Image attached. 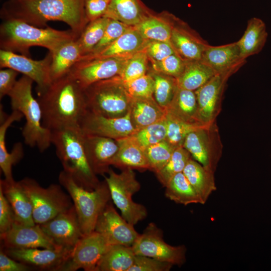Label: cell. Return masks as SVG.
<instances>
[{"label": "cell", "instance_id": "25", "mask_svg": "<svg viewBox=\"0 0 271 271\" xmlns=\"http://www.w3.org/2000/svg\"><path fill=\"white\" fill-rule=\"evenodd\" d=\"M147 41L134 27H130L114 42L99 53L82 56L79 60L99 57H129L143 50Z\"/></svg>", "mask_w": 271, "mask_h": 271}, {"label": "cell", "instance_id": "2", "mask_svg": "<svg viewBox=\"0 0 271 271\" xmlns=\"http://www.w3.org/2000/svg\"><path fill=\"white\" fill-rule=\"evenodd\" d=\"M1 16L4 20L18 19L40 28L47 26L48 21H61L80 35L88 22L84 0H9Z\"/></svg>", "mask_w": 271, "mask_h": 271}, {"label": "cell", "instance_id": "44", "mask_svg": "<svg viewBox=\"0 0 271 271\" xmlns=\"http://www.w3.org/2000/svg\"><path fill=\"white\" fill-rule=\"evenodd\" d=\"M124 84L127 91L132 97H154L155 81L150 73Z\"/></svg>", "mask_w": 271, "mask_h": 271}, {"label": "cell", "instance_id": "31", "mask_svg": "<svg viewBox=\"0 0 271 271\" xmlns=\"http://www.w3.org/2000/svg\"><path fill=\"white\" fill-rule=\"evenodd\" d=\"M267 37L264 23L257 18H251L242 37L237 41L243 59L258 53L264 47Z\"/></svg>", "mask_w": 271, "mask_h": 271}, {"label": "cell", "instance_id": "10", "mask_svg": "<svg viewBox=\"0 0 271 271\" xmlns=\"http://www.w3.org/2000/svg\"><path fill=\"white\" fill-rule=\"evenodd\" d=\"M183 147L190 153L194 160L214 173L223 148L216 121L191 131L187 136Z\"/></svg>", "mask_w": 271, "mask_h": 271}, {"label": "cell", "instance_id": "42", "mask_svg": "<svg viewBox=\"0 0 271 271\" xmlns=\"http://www.w3.org/2000/svg\"><path fill=\"white\" fill-rule=\"evenodd\" d=\"M148 56L144 50L139 51L127 59L118 76L124 82H127L146 74Z\"/></svg>", "mask_w": 271, "mask_h": 271}, {"label": "cell", "instance_id": "26", "mask_svg": "<svg viewBox=\"0 0 271 271\" xmlns=\"http://www.w3.org/2000/svg\"><path fill=\"white\" fill-rule=\"evenodd\" d=\"M170 42L176 52L185 61L201 60L209 45L201 38L183 28L173 27Z\"/></svg>", "mask_w": 271, "mask_h": 271}, {"label": "cell", "instance_id": "29", "mask_svg": "<svg viewBox=\"0 0 271 271\" xmlns=\"http://www.w3.org/2000/svg\"><path fill=\"white\" fill-rule=\"evenodd\" d=\"M183 173L200 198L202 204H204L211 194L216 190L214 173L192 158L188 162Z\"/></svg>", "mask_w": 271, "mask_h": 271}, {"label": "cell", "instance_id": "27", "mask_svg": "<svg viewBox=\"0 0 271 271\" xmlns=\"http://www.w3.org/2000/svg\"><path fill=\"white\" fill-rule=\"evenodd\" d=\"M129 112L132 124L138 130L163 119L166 109L158 104L154 97H132Z\"/></svg>", "mask_w": 271, "mask_h": 271}, {"label": "cell", "instance_id": "14", "mask_svg": "<svg viewBox=\"0 0 271 271\" xmlns=\"http://www.w3.org/2000/svg\"><path fill=\"white\" fill-rule=\"evenodd\" d=\"M128 57H99L79 60L69 73L86 88L97 82L119 76Z\"/></svg>", "mask_w": 271, "mask_h": 271}, {"label": "cell", "instance_id": "5", "mask_svg": "<svg viewBox=\"0 0 271 271\" xmlns=\"http://www.w3.org/2000/svg\"><path fill=\"white\" fill-rule=\"evenodd\" d=\"M33 82L23 75L17 80L8 96L12 109L20 111L25 118L22 131L25 143L43 152L52 144V131L43 125L41 106L32 93Z\"/></svg>", "mask_w": 271, "mask_h": 271}, {"label": "cell", "instance_id": "4", "mask_svg": "<svg viewBox=\"0 0 271 271\" xmlns=\"http://www.w3.org/2000/svg\"><path fill=\"white\" fill-rule=\"evenodd\" d=\"M52 144L55 147L63 171L78 185L89 191L99 186L100 182L87 158L84 133L80 126L52 131Z\"/></svg>", "mask_w": 271, "mask_h": 271}, {"label": "cell", "instance_id": "39", "mask_svg": "<svg viewBox=\"0 0 271 271\" xmlns=\"http://www.w3.org/2000/svg\"><path fill=\"white\" fill-rule=\"evenodd\" d=\"M150 74L155 81L154 98L160 106L166 109L178 88L176 78L155 71Z\"/></svg>", "mask_w": 271, "mask_h": 271}, {"label": "cell", "instance_id": "24", "mask_svg": "<svg viewBox=\"0 0 271 271\" xmlns=\"http://www.w3.org/2000/svg\"><path fill=\"white\" fill-rule=\"evenodd\" d=\"M116 141L118 150L111 165L122 170H151L144 149L132 136Z\"/></svg>", "mask_w": 271, "mask_h": 271}, {"label": "cell", "instance_id": "41", "mask_svg": "<svg viewBox=\"0 0 271 271\" xmlns=\"http://www.w3.org/2000/svg\"><path fill=\"white\" fill-rule=\"evenodd\" d=\"M132 136L144 149L165 140L167 128L165 117L157 122L137 130Z\"/></svg>", "mask_w": 271, "mask_h": 271}, {"label": "cell", "instance_id": "51", "mask_svg": "<svg viewBox=\"0 0 271 271\" xmlns=\"http://www.w3.org/2000/svg\"><path fill=\"white\" fill-rule=\"evenodd\" d=\"M19 72L13 69L7 68L0 71V98L8 95L17 80Z\"/></svg>", "mask_w": 271, "mask_h": 271}, {"label": "cell", "instance_id": "21", "mask_svg": "<svg viewBox=\"0 0 271 271\" xmlns=\"http://www.w3.org/2000/svg\"><path fill=\"white\" fill-rule=\"evenodd\" d=\"M84 145L93 172L96 175L108 173L118 150L117 141L107 137L84 133Z\"/></svg>", "mask_w": 271, "mask_h": 271}, {"label": "cell", "instance_id": "22", "mask_svg": "<svg viewBox=\"0 0 271 271\" xmlns=\"http://www.w3.org/2000/svg\"><path fill=\"white\" fill-rule=\"evenodd\" d=\"M201 61L217 73L241 67L246 62L241 58L236 42L218 46L209 45L204 50Z\"/></svg>", "mask_w": 271, "mask_h": 271}, {"label": "cell", "instance_id": "8", "mask_svg": "<svg viewBox=\"0 0 271 271\" xmlns=\"http://www.w3.org/2000/svg\"><path fill=\"white\" fill-rule=\"evenodd\" d=\"M105 177L111 200L119 209L121 215L132 225L145 219L148 215L147 208L132 200V196L141 188L132 169L122 170L119 174L109 170Z\"/></svg>", "mask_w": 271, "mask_h": 271}, {"label": "cell", "instance_id": "35", "mask_svg": "<svg viewBox=\"0 0 271 271\" xmlns=\"http://www.w3.org/2000/svg\"><path fill=\"white\" fill-rule=\"evenodd\" d=\"M165 196L176 203L188 205L202 202L183 172L175 175L165 186Z\"/></svg>", "mask_w": 271, "mask_h": 271}, {"label": "cell", "instance_id": "50", "mask_svg": "<svg viewBox=\"0 0 271 271\" xmlns=\"http://www.w3.org/2000/svg\"><path fill=\"white\" fill-rule=\"evenodd\" d=\"M110 0H84L86 19L90 22L102 17L107 10Z\"/></svg>", "mask_w": 271, "mask_h": 271}, {"label": "cell", "instance_id": "15", "mask_svg": "<svg viewBox=\"0 0 271 271\" xmlns=\"http://www.w3.org/2000/svg\"><path fill=\"white\" fill-rule=\"evenodd\" d=\"M51 61L50 52L43 59L34 60L11 51H0L1 67L13 69L31 78L37 84L38 94L44 91L52 82Z\"/></svg>", "mask_w": 271, "mask_h": 271}, {"label": "cell", "instance_id": "16", "mask_svg": "<svg viewBox=\"0 0 271 271\" xmlns=\"http://www.w3.org/2000/svg\"><path fill=\"white\" fill-rule=\"evenodd\" d=\"M111 201L99 215L94 231L101 234L111 245L132 246L140 234L133 225L118 213Z\"/></svg>", "mask_w": 271, "mask_h": 271}, {"label": "cell", "instance_id": "40", "mask_svg": "<svg viewBox=\"0 0 271 271\" xmlns=\"http://www.w3.org/2000/svg\"><path fill=\"white\" fill-rule=\"evenodd\" d=\"M191 158L190 153L183 146L176 148L166 164L156 173L163 186L165 187L175 175L183 172Z\"/></svg>", "mask_w": 271, "mask_h": 271}, {"label": "cell", "instance_id": "28", "mask_svg": "<svg viewBox=\"0 0 271 271\" xmlns=\"http://www.w3.org/2000/svg\"><path fill=\"white\" fill-rule=\"evenodd\" d=\"M77 39L63 43L51 54L50 72L52 81L68 73L82 57V54Z\"/></svg>", "mask_w": 271, "mask_h": 271}, {"label": "cell", "instance_id": "43", "mask_svg": "<svg viewBox=\"0 0 271 271\" xmlns=\"http://www.w3.org/2000/svg\"><path fill=\"white\" fill-rule=\"evenodd\" d=\"M175 149L166 140L145 149L151 170L156 173L161 169L169 160Z\"/></svg>", "mask_w": 271, "mask_h": 271}, {"label": "cell", "instance_id": "19", "mask_svg": "<svg viewBox=\"0 0 271 271\" xmlns=\"http://www.w3.org/2000/svg\"><path fill=\"white\" fill-rule=\"evenodd\" d=\"M80 127L84 133L118 140L133 135L137 130L131 120L129 111L119 117H107L89 111Z\"/></svg>", "mask_w": 271, "mask_h": 271}, {"label": "cell", "instance_id": "46", "mask_svg": "<svg viewBox=\"0 0 271 271\" xmlns=\"http://www.w3.org/2000/svg\"><path fill=\"white\" fill-rule=\"evenodd\" d=\"M186 62L175 53L161 61H152V65L155 71L177 78L184 70Z\"/></svg>", "mask_w": 271, "mask_h": 271}, {"label": "cell", "instance_id": "7", "mask_svg": "<svg viewBox=\"0 0 271 271\" xmlns=\"http://www.w3.org/2000/svg\"><path fill=\"white\" fill-rule=\"evenodd\" d=\"M88 110L107 117H119L129 111L132 97L117 76L85 88Z\"/></svg>", "mask_w": 271, "mask_h": 271}, {"label": "cell", "instance_id": "37", "mask_svg": "<svg viewBox=\"0 0 271 271\" xmlns=\"http://www.w3.org/2000/svg\"><path fill=\"white\" fill-rule=\"evenodd\" d=\"M109 20L102 17L90 21L85 26L77 39L82 56L90 54L101 40Z\"/></svg>", "mask_w": 271, "mask_h": 271}, {"label": "cell", "instance_id": "34", "mask_svg": "<svg viewBox=\"0 0 271 271\" xmlns=\"http://www.w3.org/2000/svg\"><path fill=\"white\" fill-rule=\"evenodd\" d=\"M217 73L201 60L186 61L184 70L176 78L179 88L195 91Z\"/></svg>", "mask_w": 271, "mask_h": 271}, {"label": "cell", "instance_id": "12", "mask_svg": "<svg viewBox=\"0 0 271 271\" xmlns=\"http://www.w3.org/2000/svg\"><path fill=\"white\" fill-rule=\"evenodd\" d=\"M240 67L218 73L195 91L198 104V118L202 125L212 124L221 111L224 88L229 78Z\"/></svg>", "mask_w": 271, "mask_h": 271}, {"label": "cell", "instance_id": "18", "mask_svg": "<svg viewBox=\"0 0 271 271\" xmlns=\"http://www.w3.org/2000/svg\"><path fill=\"white\" fill-rule=\"evenodd\" d=\"M12 258L41 270L58 271L69 257L73 248H3Z\"/></svg>", "mask_w": 271, "mask_h": 271}, {"label": "cell", "instance_id": "47", "mask_svg": "<svg viewBox=\"0 0 271 271\" xmlns=\"http://www.w3.org/2000/svg\"><path fill=\"white\" fill-rule=\"evenodd\" d=\"M173 264L156 259L136 255L133 263L128 271H169Z\"/></svg>", "mask_w": 271, "mask_h": 271}, {"label": "cell", "instance_id": "48", "mask_svg": "<svg viewBox=\"0 0 271 271\" xmlns=\"http://www.w3.org/2000/svg\"><path fill=\"white\" fill-rule=\"evenodd\" d=\"M143 50L152 62L161 61L176 53L170 42L164 41H148Z\"/></svg>", "mask_w": 271, "mask_h": 271}, {"label": "cell", "instance_id": "13", "mask_svg": "<svg viewBox=\"0 0 271 271\" xmlns=\"http://www.w3.org/2000/svg\"><path fill=\"white\" fill-rule=\"evenodd\" d=\"M110 245L101 234L95 231L84 235L58 271H76L79 269L96 271L99 260Z\"/></svg>", "mask_w": 271, "mask_h": 271}, {"label": "cell", "instance_id": "30", "mask_svg": "<svg viewBox=\"0 0 271 271\" xmlns=\"http://www.w3.org/2000/svg\"><path fill=\"white\" fill-rule=\"evenodd\" d=\"M147 16L146 11L139 0H110L103 17L134 27Z\"/></svg>", "mask_w": 271, "mask_h": 271}, {"label": "cell", "instance_id": "52", "mask_svg": "<svg viewBox=\"0 0 271 271\" xmlns=\"http://www.w3.org/2000/svg\"><path fill=\"white\" fill-rule=\"evenodd\" d=\"M33 269L32 266L12 258L1 249L0 271H30Z\"/></svg>", "mask_w": 271, "mask_h": 271}, {"label": "cell", "instance_id": "33", "mask_svg": "<svg viewBox=\"0 0 271 271\" xmlns=\"http://www.w3.org/2000/svg\"><path fill=\"white\" fill-rule=\"evenodd\" d=\"M135 255L131 246L110 245L99 260L96 271H128Z\"/></svg>", "mask_w": 271, "mask_h": 271}, {"label": "cell", "instance_id": "6", "mask_svg": "<svg viewBox=\"0 0 271 271\" xmlns=\"http://www.w3.org/2000/svg\"><path fill=\"white\" fill-rule=\"evenodd\" d=\"M58 180L73 202L83 235H86L94 231L99 215L111 200L106 181L100 182L94 190L89 191L78 185L63 170L60 173Z\"/></svg>", "mask_w": 271, "mask_h": 271}, {"label": "cell", "instance_id": "23", "mask_svg": "<svg viewBox=\"0 0 271 271\" xmlns=\"http://www.w3.org/2000/svg\"><path fill=\"white\" fill-rule=\"evenodd\" d=\"M0 189L11 206L15 222L26 225L36 224L31 201L19 181L1 180Z\"/></svg>", "mask_w": 271, "mask_h": 271}, {"label": "cell", "instance_id": "49", "mask_svg": "<svg viewBox=\"0 0 271 271\" xmlns=\"http://www.w3.org/2000/svg\"><path fill=\"white\" fill-rule=\"evenodd\" d=\"M15 222L13 210L0 189V234L8 231Z\"/></svg>", "mask_w": 271, "mask_h": 271}, {"label": "cell", "instance_id": "1", "mask_svg": "<svg viewBox=\"0 0 271 271\" xmlns=\"http://www.w3.org/2000/svg\"><path fill=\"white\" fill-rule=\"evenodd\" d=\"M38 95L45 128L52 131L80 126L88 111L85 88L70 73L52 81Z\"/></svg>", "mask_w": 271, "mask_h": 271}, {"label": "cell", "instance_id": "36", "mask_svg": "<svg viewBox=\"0 0 271 271\" xmlns=\"http://www.w3.org/2000/svg\"><path fill=\"white\" fill-rule=\"evenodd\" d=\"M147 41L170 42L173 27L158 18L147 16L134 27Z\"/></svg>", "mask_w": 271, "mask_h": 271}, {"label": "cell", "instance_id": "45", "mask_svg": "<svg viewBox=\"0 0 271 271\" xmlns=\"http://www.w3.org/2000/svg\"><path fill=\"white\" fill-rule=\"evenodd\" d=\"M130 26L118 21L110 19L102 39L94 48L92 52L87 55H94L99 53L114 42Z\"/></svg>", "mask_w": 271, "mask_h": 271}, {"label": "cell", "instance_id": "38", "mask_svg": "<svg viewBox=\"0 0 271 271\" xmlns=\"http://www.w3.org/2000/svg\"><path fill=\"white\" fill-rule=\"evenodd\" d=\"M165 119L166 123V140L177 148L183 146L187 136L195 129L205 125L191 124L184 121L166 110Z\"/></svg>", "mask_w": 271, "mask_h": 271}, {"label": "cell", "instance_id": "17", "mask_svg": "<svg viewBox=\"0 0 271 271\" xmlns=\"http://www.w3.org/2000/svg\"><path fill=\"white\" fill-rule=\"evenodd\" d=\"M57 245L73 248L84 236L74 205L49 221L39 224Z\"/></svg>", "mask_w": 271, "mask_h": 271}, {"label": "cell", "instance_id": "20", "mask_svg": "<svg viewBox=\"0 0 271 271\" xmlns=\"http://www.w3.org/2000/svg\"><path fill=\"white\" fill-rule=\"evenodd\" d=\"M0 237L3 248L63 247L56 245L44 232L39 224L30 226L15 222L10 230L0 234Z\"/></svg>", "mask_w": 271, "mask_h": 271}, {"label": "cell", "instance_id": "9", "mask_svg": "<svg viewBox=\"0 0 271 271\" xmlns=\"http://www.w3.org/2000/svg\"><path fill=\"white\" fill-rule=\"evenodd\" d=\"M31 201L33 219L41 224L52 219L73 206L69 195L57 184L41 187L35 180L25 178L19 181Z\"/></svg>", "mask_w": 271, "mask_h": 271}, {"label": "cell", "instance_id": "32", "mask_svg": "<svg viewBox=\"0 0 271 271\" xmlns=\"http://www.w3.org/2000/svg\"><path fill=\"white\" fill-rule=\"evenodd\" d=\"M166 110L187 122L202 125L198 118V104L194 91L178 87Z\"/></svg>", "mask_w": 271, "mask_h": 271}, {"label": "cell", "instance_id": "11", "mask_svg": "<svg viewBox=\"0 0 271 271\" xmlns=\"http://www.w3.org/2000/svg\"><path fill=\"white\" fill-rule=\"evenodd\" d=\"M136 255L150 257L181 266L186 261L184 245L172 246L163 238V233L154 223H150L131 246Z\"/></svg>", "mask_w": 271, "mask_h": 271}, {"label": "cell", "instance_id": "3", "mask_svg": "<svg viewBox=\"0 0 271 271\" xmlns=\"http://www.w3.org/2000/svg\"><path fill=\"white\" fill-rule=\"evenodd\" d=\"M79 35L72 30L59 31L49 27L40 28L20 20L6 19L0 27L1 50L19 52L29 57L30 48L40 46L47 48L52 54L62 44L77 39Z\"/></svg>", "mask_w": 271, "mask_h": 271}]
</instances>
